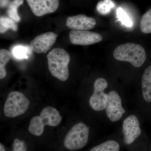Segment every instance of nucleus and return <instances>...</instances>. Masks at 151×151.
Here are the masks:
<instances>
[{
    "label": "nucleus",
    "mask_w": 151,
    "mask_h": 151,
    "mask_svg": "<svg viewBox=\"0 0 151 151\" xmlns=\"http://www.w3.org/2000/svg\"><path fill=\"white\" fill-rule=\"evenodd\" d=\"M48 68L52 75L61 81L67 80L69 76L68 65L70 57L63 49L55 48L47 56Z\"/></svg>",
    "instance_id": "nucleus-1"
},
{
    "label": "nucleus",
    "mask_w": 151,
    "mask_h": 151,
    "mask_svg": "<svg viewBox=\"0 0 151 151\" xmlns=\"http://www.w3.org/2000/svg\"><path fill=\"white\" fill-rule=\"evenodd\" d=\"M62 118L55 108L50 106L42 110L39 116L33 117L30 122L29 132L31 134L39 137L42 134L45 126L55 127L58 126Z\"/></svg>",
    "instance_id": "nucleus-2"
},
{
    "label": "nucleus",
    "mask_w": 151,
    "mask_h": 151,
    "mask_svg": "<svg viewBox=\"0 0 151 151\" xmlns=\"http://www.w3.org/2000/svg\"><path fill=\"white\" fill-rule=\"evenodd\" d=\"M113 56L117 60L129 62L136 67L142 66L147 58L143 47L134 43H125L117 47L113 52Z\"/></svg>",
    "instance_id": "nucleus-3"
},
{
    "label": "nucleus",
    "mask_w": 151,
    "mask_h": 151,
    "mask_svg": "<svg viewBox=\"0 0 151 151\" xmlns=\"http://www.w3.org/2000/svg\"><path fill=\"white\" fill-rule=\"evenodd\" d=\"M89 137V127L84 123L79 122L68 132L63 142L64 147L70 151L80 150L87 144Z\"/></svg>",
    "instance_id": "nucleus-4"
},
{
    "label": "nucleus",
    "mask_w": 151,
    "mask_h": 151,
    "mask_svg": "<svg viewBox=\"0 0 151 151\" xmlns=\"http://www.w3.org/2000/svg\"><path fill=\"white\" fill-rule=\"evenodd\" d=\"M30 104L29 100L24 94L13 91L9 94L4 106V113L6 117L14 118L25 113Z\"/></svg>",
    "instance_id": "nucleus-5"
},
{
    "label": "nucleus",
    "mask_w": 151,
    "mask_h": 151,
    "mask_svg": "<svg viewBox=\"0 0 151 151\" xmlns=\"http://www.w3.org/2000/svg\"><path fill=\"white\" fill-rule=\"evenodd\" d=\"M108 86V82L105 78H98L94 81V91L89 100V105L94 111H103L106 108L108 94L104 91Z\"/></svg>",
    "instance_id": "nucleus-6"
},
{
    "label": "nucleus",
    "mask_w": 151,
    "mask_h": 151,
    "mask_svg": "<svg viewBox=\"0 0 151 151\" xmlns=\"http://www.w3.org/2000/svg\"><path fill=\"white\" fill-rule=\"evenodd\" d=\"M106 113L111 122H118L126 112L122 106V98L116 91L112 90L108 93Z\"/></svg>",
    "instance_id": "nucleus-7"
},
{
    "label": "nucleus",
    "mask_w": 151,
    "mask_h": 151,
    "mask_svg": "<svg viewBox=\"0 0 151 151\" xmlns=\"http://www.w3.org/2000/svg\"><path fill=\"white\" fill-rule=\"evenodd\" d=\"M124 142L126 145H130L140 136L142 129L137 116L131 115L124 120L123 123Z\"/></svg>",
    "instance_id": "nucleus-8"
},
{
    "label": "nucleus",
    "mask_w": 151,
    "mask_h": 151,
    "mask_svg": "<svg viewBox=\"0 0 151 151\" xmlns=\"http://www.w3.org/2000/svg\"><path fill=\"white\" fill-rule=\"evenodd\" d=\"M103 39L100 34L87 30H72L69 33L70 42L75 45H90L100 42Z\"/></svg>",
    "instance_id": "nucleus-9"
},
{
    "label": "nucleus",
    "mask_w": 151,
    "mask_h": 151,
    "mask_svg": "<svg viewBox=\"0 0 151 151\" xmlns=\"http://www.w3.org/2000/svg\"><path fill=\"white\" fill-rule=\"evenodd\" d=\"M58 35L47 32L37 36L30 42L32 50L37 53H45L55 43Z\"/></svg>",
    "instance_id": "nucleus-10"
},
{
    "label": "nucleus",
    "mask_w": 151,
    "mask_h": 151,
    "mask_svg": "<svg viewBox=\"0 0 151 151\" xmlns=\"http://www.w3.org/2000/svg\"><path fill=\"white\" fill-rule=\"evenodd\" d=\"M33 14L37 17L54 12L58 9L59 0H26Z\"/></svg>",
    "instance_id": "nucleus-11"
},
{
    "label": "nucleus",
    "mask_w": 151,
    "mask_h": 151,
    "mask_svg": "<svg viewBox=\"0 0 151 151\" xmlns=\"http://www.w3.org/2000/svg\"><path fill=\"white\" fill-rule=\"evenodd\" d=\"M96 24L95 19L83 14L68 17L66 22L67 27L73 30H88L92 29Z\"/></svg>",
    "instance_id": "nucleus-12"
},
{
    "label": "nucleus",
    "mask_w": 151,
    "mask_h": 151,
    "mask_svg": "<svg viewBox=\"0 0 151 151\" xmlns=\"http://www.w3.org/2000/svg\"><path fill=\"white\" fill-rule=\"evenodd\" d=\"M142 96L146 103L151 105V65L143 73L142 78Z\"/></svg>",
    "instance_id": "nucleus-13"
},
{
    "label": "nucleus",
    "mask_w": 151,
    "mask_h": 151,
    "mask_svg": "<svg viewBox=\"0 0 151 151\" xmlns=\"http://www.w3.org/2000/svg\"><path fill=\"white\" fill-rule=\"evenodd\" d=\"M120 145L117 141L110 140L93 147L89 151H119Z\"/></svg>",
    "instance_id": "nucleus-14"
},
{
    "label": "nucleus",
    "mask_w": 151,
    "mask_h": 151,
    "mask_svg": "<svg viewBox=\"0 0 151 151\" xmlns=\"http://www.w3.org/2000/svg\"><path fill=\"white\" fill-rule=\"evenodd\" d=\"M31 50V47L28 46L16 45L12 50V55L17 59H27L30 54Z\"/></svg>",
    "instance_id": "nucleus-15"
},
{
    "label": "nucleus",
    "mask_w": 151,
    "mask_h": 151,
    "mask_svg": "<svg viewBox=\"0 0 151 151\" xmlns=\"http://www.w3.org/2000/svg\"><path fill=\"white\" fill-rule=\"evenodd\" d=\"M12 53L5 49L0 50V78L3 79L6 77V72L5 66L12 58Z\"/></svg>",
    "instance_id": "nucleus-16"
},
{
    "label": "nucleus",
    "mask_w": 151,
    "mask_h": 151,
    "mask_svg": "<svg viewBox=\"0 0 151 151\" xmlns=\"http://www.w3.org/2000/svg\"><path fill=\"white\" fill-rule=\"evenodd\" d=\"M9 29L17 31L18 30V25L16 22L10 17H1L0 18V32L1 34L4 33Z\"/></svg>",
    "instance_id": "nucleus-17"
},
{
    "label": "nucleus",
    "mask_w": 151,
    "mask_h": 151,
    "mask_svg": "<svg viewBox=\"0 0 151 151\" xmlns=\"http://www.w3.org/2000/svg\"><path fill=\"white\" fill-rule=\"evenodd\" d=\"M24 0H13L9 4L7 12L9 16L17 22L20 21L21 18L18 14L17 9L22 4Z\"/></svg>",
    "instance_id": "nucleus-18"
},
{
    "label": "nucleus",
    "mask_w": 151,
    "mask_h": 151,
    "mask_svg": "<svg viewBox=\"0 0 151 151\" xmlns=\"http://www.w3.org/2000/svg\"><path fill=\"white\" fill-rule=\"evenodd\" d=\"M115 7V4L112 0H103L97 4L96 9L99 13L106 15L110 13L112 9Z\"/></svg>",
    "instance_id": "nucleus-19"
},
{
    "label": "nucleus",
    "mask_w": 151,
    "mask_h": 151,
    "mask_svg": "<svg viewBox=\"0 0 151 151\" xmlns=\"http://www.w3.org/2000/svg\"><path fill=\"white\" fill-rule=\"evenodd\" d=\"M140 26L141 31L144 33H151V9L143 16Z\"/></svg>",
    "instance_id": "nucleus-20"
},
{
    "label": "nucleus",
    "mask_w": 151,
    "mask_h": 151,
    "mask_svg": "<svg viewBox=\"0 0 151 151\" xmlns=\"http://www.w3.org/2000/svg\"><path fill=\"white\" fill-rule=\"evenodd\" d=\"M117 17L119 20L127 27H132L133 26V22L128 15L127 13L122 8L119 7L116 11Z\"/></svg>",
    "instance_id": "nucleus-21"
},
{
    "label": "nucleus",
    "mask_w": 151,
    "mask_h": 151,
    "mask_svg": "<svg viewBox=\"0 0 151 151\" xmlns=\"http://www.w3.org/2000/svg\"><path fill=\"white\" fill-rule=\"evenodd\" d=\"M12 151H27V147L24 141L18 139L14 140Z\"/></svg>",
    "instance_id": "nucleus-22"
},
{
    "label": "nucleus",
    "mask_w": 151,
    "mask_h": 151,
    "mask_svg": "<svg viewBox=\"0 0 151 151\" xmlns=\"http://www.w3.org/2000/svg\"><path fill=\"white\" fill-rule=\"evenodd\" d=\"M9 3V0H1V7L6 6Z\"/></svg>",
    "instance_id": "nucleus-23"
},
{
    "label": "nucleus",
    "mask_w": 151,
    "mask_h": 151,
    "mask_svg": "<svg viewBox=\"0 0 151 151\" xmlns=\"http://www.w3.org/2000/svg\"><path fill=\"white\" fill-rule=\"evenodd\" d=\"M0 151H6L4 146L1 143L0 144Z\"/></svg>",
    "instance_id": "nucleus-24"
}]
</instances>
